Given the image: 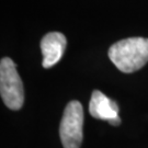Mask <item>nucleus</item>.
<instances>
[{
    "label": "nucleus",
    "instance_id": "obj_5",
    "mask_svg": "<svg viewBox=\"0 0 148 148\" xmlns=\"http://www.w3.org/2000/svg\"><path fill=\"white\" fill-rule=\"evenodd\" d=\"M120 108L114 100L108 98L99 90H95L91 95L89 112L95 119L110 122L119 116Z\"/></svg>",
    "mask_w": 148,
    "mask_h": 148
},
{
    "label": "nucleus",
    "instance_id": "obj_6",
    "mask_svg": "<svg viewBox=\"0 0 148 148\" xmlns=\"http://www.w3.org/2000/svg\"><path fill=\"white\" fill-rule=\"evenodd\" d=\"M111 125H114V126H117V125H120L121 124V119H120V116L115 117V119H113L112 121L109 122Z\"/></svg>",
    "mask_w": 148,
    "mask_h": 148
},
{
    "label": "nucleus",
    "instance_id": "obj_4",
    "mask_svg": "<svg viewBox=\"0 0 148 148\" xmlns=\"http://www.w3.org/2000/svg\"><path fill=\"white\" fill-rule=\"evenodd\" d=\"M67 40L64 34L59 32L47 33L41 41V49L43 54V67L51 68L57 64L63 57Z\"/></svg>",
    "mask_w": 148,
    "mask_h": 148
},
{
    "label": "nucleus",
    "instance_id": "obj_3",
    "mask_svg": "<svg viewBox=\"0 0 148 148\" xmlns=\"http://www.w3.org/2000/svg\"><path fill=\"white\" fill-rule=\"evenodd\" d=\"M84 110L79 101H70L64 110L59 136L64 148H80L84 138Z\"/></svg>",
    "mask_w": 148,
    "mask_h": 148
},
{
    "label": "nucleus",
    "instance_id": "obj_2",
    "mask_svg": "<svg viewBox=\"0 0 148 148\" xmlns=\"http://www.w3.org/2000/svg\"><path fill=\"white\" fill-rule=\"evenodd\" d=\"M0 93L5 106L10 110H20L24 102V89L16 65L9 57L0 63Z\"/></svg>",
    "mask_w": 148,
    "mask_h": 148
},
{
    "label": "nucleus",
    "instance_id": "obj_1",
    "mask_svg": "<svg viewBox=\"0 0 148 148\" xmlns=\"http://www.w3.org/2000/svg\"><path fill=\"white\" fill-rule=\"evenodd\" d=\"M112 63L123 73H134L148 63V38L130 37L114 43L109 49Z\"/></svg>",
    "mask_w": 148,
    "mask_h": 148
}]
</instances>
